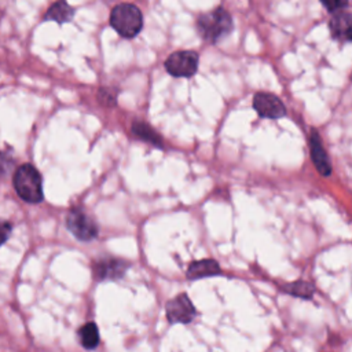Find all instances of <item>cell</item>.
<instances>
[{
    "label": "cell",
    "instance_id": "cell-13",
    "mask_svg": "<svg viewBox=\"0 0 352 352\" xmlns=\"http://www.w3.org/2000/svg\"><path fill=\"white\" fill-rule=\"evenodd\" d=\"M74 16V10L70 4H67L66 1H56L54 4H51V7L47 10L44 19L45 21H54L59 25L67 23L73 19Z\"/></svg>",
    "mask_w": 352,
    "mask_h": 352
},
{
    "label": "cell",
    "instance_id": "cell-9",
    "mask_svg": "<svg viewBox=\"0 0 352 352\" xmlns=\"http://www.w3.org/2000/svg\"><path fill=\"white\" fill-rule=\"evenodd\" d=\"M309 151H311V160L316 168V170L323 176L329 177L331 175V162L330 158L322 144V139L316 131L311 132L309 136Z\"/></svg>",
    "mask_w": 352,
    "mask_h": 352
},
{
    "label": "cell",
    "instance_id": "cell-6",
    "mask_svg": "<svg viewBox=\"0 0 352 352\" xmlns=\"http://www.w3.org/2000/svg\"><path fill=\"white\" fill-rule=\"evenodd\" d=\"M129 268V263L124 258L104 256L98 258L94 263V278L96 280H106V279H120L125 275L126 270Z\"/></svg>",
    "mask_w": 352,
    "mask_h": 352
},
{
    "label": "cell",
    "instance_id": "cell-7",
    "mask_svg": "<svg viewBox=\"0 0 352 352\" xmlns=\"http://www.w3.org/2000/svg\"><path fill=\"white\" fill-rule=\"evenodd\" d=\"M253 109L263 118H282L286 116V107L283 102L271 92H257L253 96Z\"/></svg>",
    "mask_w": 352,
    "mask_h": 352
},
{
    "label": "cell",
    "instance_id": "cell-19",
    "mask_svg": "<svg viewBox=\"0 0 352 352\" xmlns=\"http://www.w3.org/2000/svg\"><path fill=\"white\" fill-rule=\"evenodd\" d=\"M12 162V160H11V157H8V154L7 153H1L0 151V173H7V170H8V168L11 166L10 164Z\"/></svg>",
    "mask_w": 352,
    "mask_h": 352
},
{
    "label": "cell",
    "instance_id": "cell-4",
    "mask_svg": "<svg viewBox=\"0 0 352 352\" xmlns=\"http://www.w3.org/2000/svg\"><path fill=\"white\" fill-rule=\"evenodd\" d=\"M66 227L81 242H89L99 234V226L95 219L80 208H74L67 213Z\"/></svg>",
    "mask_w": 352,
    "mask_h": 352
},
{
    "label": "cell",
    "instance_id": "cell-11",
    "mask_svg": "<svg viewBox=\"0 0 352 352\" xmlns=\"http://www.w3.org/2000/svg\"><path fill=\"white\" fill-rule=\"evenodd\" d=\"M221 272L219 263L213 258H202L190 263L186 271V276L188 279H202L209 276H216Z\"/></svg>",
    "mask_w": 352,
    "mask_h": 352
},
{
    "label": "cell",
    "instance_id": "cell-14",
    "mask_svg": "<svg viewBox=\"0 0 352 352\" xmlns=\"http://www.w3.org/2000/svg\"><path fill=\"white\" fill-rule=\"evenodd\" d=\"M282 290L287 294H292L294 297H300V298H311L315 293V287L311 282L307 280H294L290 283L283 285Z\"/></svg>",
    "mask_w": 352,
    "mask_h": 352
},
{
    "label": "cell",
    "instance_id": "cell-8",
    "mask_svg": "<svg viewBox=\"0 0 352 352\" xmlns=\"http://www.w3.org/2000/svg\"><path fill=\"white\" fill-rule=\"evenodd\" d=\"M165 312L170 323H190L197 315L190 297L184 293L169 300L165 305Z\"/></svg>",
    "mask_w": 352,
    "mask_h": 352
},
{
    "label": "cell",
    "instance_id": "cell-1",
    "mask_svg": "<svg viewBox=\"0 0 352 352\" xmlns=\"http://www.w3.org/2000/svg\"><path fill=\"white\" fill-rule=\"evenodd\" d=\"M198 34L210 44H217L234 29L232 16L223 7H217L209 12H204L197 18L195 23Z\"/></svg>",
    "mask_w": 352,
    "mask_h": 352
},
{
    "label": "cell",
    "instance_id": "cell-17",
    "mask_svg": "<svg viewBox=\"0 0 352 352\" xmlns=\"http://www.w3.org/2000/svg\"><path fill=\"white\" fill-rule=\"evenodd\" d=\"M322 6L331 14H336L338 11H342L349 6L348 1H322Z\"/></svg>",
    "mask_w": 352,
    "mask_h": 352
},
{
    "label": "cell",
    "instance_id": "cell-5",
    "mask_svg": "<svg viewBox=\"0 0 352 352\" xmlns=\"http://www.w3.org/2000/svg\"><path fill=\"white\" fill-rule=\"evenodd\" d=\"M198 65L199 55L190 50L172 52L164 62L165 70L173 77H191L197 73Z\"/></svg>",
    "mask_w": 352,
    "mask_h": 352
},
{
    "label": "cell",
    "instance_id": "cell-10",
    "mask_svg": "<svg viewBox=\"0 0 352 352\" xmlns=\"http://www.w3.org/2000/svg\"><path fill=\"white\" fill-rule=\"evenodd\" d=\"M351 14L348 11H338L333 14L329 21V30L334 40L348 43L351 40Z\"/></svg>",
    "mask_w": 352,
    "mask_h": 352
},
{
    "label": "cell",
    "instance_id": "cell-3",
    "mask_svg": "<svg viewBox=\"0 0 352 352\" xmlns=\"http://www.w3.org/2000/svg\"><path fill=\"white\" fill-rule=\"evenodd\" d=\"M110 26L124 38H132L143 28L142 11L131 3H120L113 7L109 16Z\"/></svg>",
    "mask_w": 352,
    "mask_h": 352
},
{
    "label": "cell",
    "instance_id": "cell-12",
    "mask_svg": "<svg viewBox=\"0 0 352 352\" xmlns=\"http://www.w3.org/2000/svg\"><path fill=\"white\" fill-rule=\"evenodd\" d=\"M131 132L136 138H139V139H142V140H144V142H147V143H150V144H153V146H155L158 148H161L164 146L162 144L164 143L162 138L158 135V132L151 125H148L144 121H135V122H132Z\"/></svg>",
    "mask_w": 352,
    "mask_h": 352
},
{
    "label": "cell",
    "instance_id": "cell-15",
    "mask_svg": "<svg viewBox=\"0 0 352 352\" xmlns=\"http://www.w3.org/2000/svg\"><path fill=\"white\" fill-rule=\"evenodd\" d=\"M78 334H80V341H81L82 346L87 349H94L99 344V331L94 322L85 323L80 329Z\"/></svg>",
    "mask_w": 352,
    "mask_h": 352
},
{
    "label": "cell",
    "instance_id": "cell-2",
    "mask_svg": "<svg viewBox=\"0 0 352 352\" xmlns=\"http://www.w3.org/2000/svg\"><path fill=\"white\" fill-rule=\"evenodd\" d=\"M12 184L16 194L29 204H38L44 198L41 175L32 164H22L16 168Z\"/></svg>",
    "mask_w": 352,
    "mask_h": 352
},
{
    "label": "cell",
    "instance_id": "cell-16",
    "mask_svg": "<svg viewBox=\"0 0 352 352\" xmlns=\"http://www.w3.org/2000/svg\"><path fill=\"white\" fill-rule=\"evenodd\" d=\"M98 102H100L106 107H113L117 103V95L110 88H99Z\"/></svg>",
    "mask_w": 352,
    "mask_h": 352
},
{
    "label": "cell",
    "instance_id": "cell-18",
    "mask_svg": "<svg viewBox=\"0 0 352 352\" xmlns=\"http://www.w3.org/2000/svg\"><path fill=\"white\" fill-rule=\"evenodd\" d=\"M11 231H12L11 223L0 219V246L8 239V236L11 235Z\"/></svg>",
    "mask_w": 352,
    "mask_h": 352
}]
</instances>
